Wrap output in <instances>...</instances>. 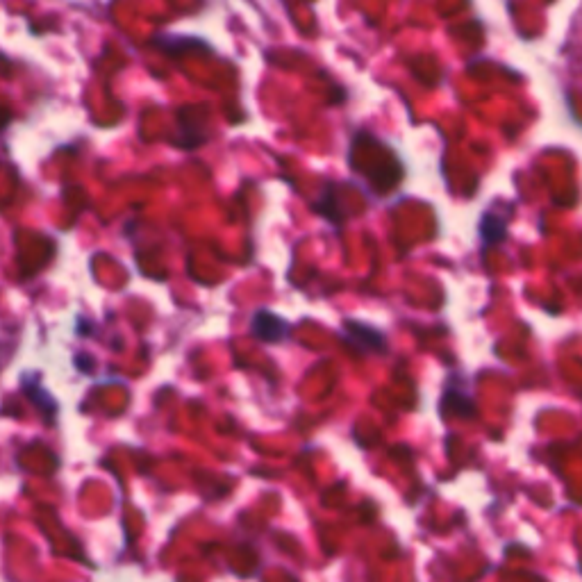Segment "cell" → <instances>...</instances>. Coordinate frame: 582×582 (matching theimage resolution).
<instances>
[{
	"instance_id": "1",
	"label": "cell",
	"mask_w": 582,
	"mask_h": 582,
	"mask_svg": "<svg viewBox=\"0 0 582 582\" xmlns=\"http://www.w3.org/2000/svg\"><path fill=\"white\" fill-rule=\"evenodd\" d=\"M344 342L364 355H385L387 353V335L378 328L362 321L344 323Z\"/></svg>"
},
{
	"instance_id": "4",
	"label": "cell",
	"mask_w": 582,
	"mask_h": 582,
	"mask_svg": "<svg viewBox=\"0 0 582 582\" xmlns=\"http://www.w3.org/2000/svg\"><path fill=\"white\" fill-rule=\"evenodd\" d=\"M462 385H464V380H460V373H455V382H453V378H448L446 387L453 389V394L444 389V398H442V412L444 414L448 412V407H453V412L457 414V417H471V414H476L473 396H471V392L462 394L460 392Z\"/></svg>"
},
{
	"instance_id": "2",
	"label": "cell",
	"mask_w": 582,
	"mask_h": 582,
	"mask_svg": "<svg viewBox=\"0 0 582 582\" xmlns=\"http://www.w3.org/2000/svg\"><path fill=\"white\" fill-rule=\"evenodd\" d=\"M251 332L264 344H278L289 335V323L271 310H257L251 319Z\"/></svg>"
},
{
	"instance_id": "3",
	"label": "cell",
	"mask_w": 582,
	"mask_h": 582,
	"mask_svg": "<svg viewBox=\"0 0 582 582\" xmlns=\"http://www.w3.org/2000/svg\"><path fill=\"white\" fill-rule=\"evenodd\" d=\"M507 216L510 214H498L496 207H489V210L482 214L480 219V241H482V251H487L489 246H498L505 241L507 235Z\"/></svg>"
},
{
	"instance_id": "5",
	"label": "cell",
	"mask_w": 582,
	"mask_h": 582,
	"mask_svg": "<svg viewBox=\"0 0 582 582\" xmlns=\"http://www.w3.org/2000/svg\"><path fill=\"white\" fill-rule=\"evenodd\" d=\"M26 394H28V398H30V401H32V403H35V405L39 407V410H41V414H44V417H48V419H53V417H51V412H48V410H46V405H48V407H51V410H53V412L57 414V405H55V398H53L51 394H48V392H46V389H41L39 385H32V382H30V385H26Z\"/></svg>"
},
{
	"instance_id": "6",
	"label": "cell",
	"mask_w": 582,
	"mask_h": 582,
	"mask_svg": "<svg viewBox=\"0 0 582 582\" xmlns=\"http://www.w3.org/2000/svg\"><path fill=\"white\" fill-rule=\"evenodd\" d=\"M153 44H157V48H162L164 53L169 55H180V48H207L203 41H196V39H189V37H169V39H155Z\"/></svg>"
}]
</instances>
